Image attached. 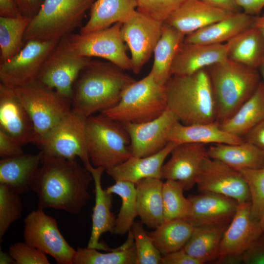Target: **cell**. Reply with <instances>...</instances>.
<instances>
[{
    "label": "cell",
    "instance_id": "6da1fadb",
    "mask_svg": "<svg viewBox=\"0 0 264 264\" xmlns=\"http://www.w3.org/2000/svg\"><path fill=\"white\" fill-rule=\"evenodd\" d=\"M41 164L31 187L38 198V208L79 214L90 198V172L76 159L42 155Z\"/></svg>",
    "mask_w": 264,
    "mask_h": 264
},
{
    "label": "cell",
    "instance_id": "7a4b0ae2",
    "mask_svg": "<svg viewBox=\"0 0 264 264\" xmlns=\"http://www.w3.org/2000/svg\"><path fill=\"white\" fill-rule=\"evenodd\" d=\"M110 62L91 60L73 87L72 110L88 117L113 107L125 88L136 80Z\"/></svg>",
    "mask_w": 264,
    "mask_h": 264
},
{
    "label": "cell",
    "instance_id": "3957f363",
    "mask_svg": "<svg viewBox=\"0 0 264 264\" xmlns=\"http://www.w3.org/2000/svg\"><path fill=\"white\" fill-rule=\"evenodd\" d=\"M167 108L184 125L216 121L211 84L207 68L192 74L172 76L165 85Z\"/></svg>",
    "mask_w": 264,
    "mask_h": 264
},
{
    "label": "cell",
    "instance_id": "277c9868",
    "mask_svg": "<svg viewBox=\"0 0 264 264\" xmlns=\"http://www.w3.org/2000/svg\"><path fill=\"white\" fill-rule=\"evenodd\" d=\"M207 68L213 91L216 122L231 117L254 93L260 81L258 69L228 59Z\"/></svg>",
    "mask_w": 264,
    "mask_h": 264
},
{
    "label": "cell",
    "instance_id": "5b68a950",
    "mask_svg": "<svg viewBox=\"0 0 264 264\" xmlns=\"http://www.w3.org/2000/svg\"><path fill=\"white\" fill-rule=\"evenodd\" d=\"M86 141L88 155L94 167L106 170L132 156L130 137L124 125L102 113L87 117Z\"/></svg>",
    "mask_w": 264,
    "mask_h": 264
},
{
    "label": "cell",
    "instance_id": "8992f818",
    "mask_svg": "<svg viewBox=\"0 0 264 264\" xmlns=\"http://www.w3.org/2000/svg\"><path fill=\"white\" fill-rule=\"evenodd\" d=\"M95 0H43L31 18L24 42L60 40L81 27L86 13Z\"/></svg>",
    "mask_w": 264,
    "mask_h": 264
},
{
    "label": "cell",
    "instance_id": "52a82bcc",
    "mask_svg": "<svg viewBox=\"0 0 264 264\" xmlns=\"http://www.w3.org/2000/svg\"><path fill=\"white\" fill-rule=\"evenodd\" d=\"M167 109L165 86L149 72L128 86L116 105L101 113L122 124L141 123L155 119Z\"/></svg>",
    "mask_w": 264,
    "mask_h": 264
},
{
    "label": "cell",
    "instance_id": "ba28073f",
    "mask_svg": "<svg viewBox=\"0 0 264 264\" xmlns=\"http://www.w3.org/2000/svg\"><path fill=\"white\" fill-rule=\"evenodd\" d=\"M13 88L31 116L40 147L71 111L72 101L37 80Z\"/></svg>",
    "mask_w": 264,
    "mask_h": 264
},
{
    "label": "cell",
    "instance_id": "9c48e42d",
    "mask_svg": "<svg viewBox=\"0 0 264 264\" xmlns=\"http://www.w3.org/2000/svg\"><path fill=\"white\" fill-rule=\"evenodd\" d=\"M122 24L118 22L86 34L72 33L61 40L76 54L102 58L124 70H130L131 58L127 54V47L121 35Z\"/></svg>",
    "mask_w": 264,
    "mask_h": 264
},
{
    "label": "cell",
    "instance_id": "30bf717a",
    "mask_svg": "<svg viewBox=\"0 0 264 264\" xmlns=\"http://www.w3.org/2000/svg\"><path fill=\"white\" fill-rule=\"evenodd\" d=\"M87 118L72 109L41 143L43 155L68 160L78 157L85 167L90 164L87 148Z\"/></svg>",
    "mask_w": 264,
    "mask_h": 264
},
{
    "label": "cell",
    "instance_id": "8fae6325",
    "mask_svg": "<svg viewBox=\"0 0 264 264\" xmlns=\"http://www.w3.org/2000/svg\"><path fill=\"white\" fill-rule=\"evenodd\" d=\"M23 221L25 242L50 255L58 264H73L76 250L63 237L55 218L38 208L29 213Z\"/></svg>",
    "mask_w": 264,
    "mask_h": 264
},
{
    "label": "cell",
    "instance_id": "7c38bea8",
    "mask_svg": "<svg viewBox=\"0 0 264 264\" xmlns=\"http://www.w3.org/2000/svg\"><path fill=\"white\" fill-rule=\"evenodd\" d=\"M91 60L75 54L60 40L45 60L37 80L72 100L74 83Z\"/></svg>",
    "mask_w": 264,
    "mask_h": 264
},
{
    "label": "cell",
    "instance_id": "4fadbf2b",
    "mask_svg": "<svg viewBox=\"0 0 264 264\" xmlns=\"http://www.w3.org/2000/svg\"><path fill=\"white\" fill-rule=\"evenodd\" d=\"M59 41H26L16 55L0 62V83L15 88L36 80L45 60Z\"/></svg>",
    "mask_w": 264,
    "mask_h": 264
},
{
    "label": "cell",
    "instance_id": "5bb4252c",
    "mask_svg": "<svg viewBox=\"0 0 264 264\" xmlns=\"http://www.w3.org/2000/svg\"><path fill=\"white\" fill-rule=\"evenodd\" d=\"M163 23L136 10L122 24V39L131 54V70L139 74L150 59L162 34Z\"/></svg>",
    "mask_w": 264,
    "mask_h": 264
},
{
    "label": "cell",
    "instance_id": "9a60e30c",
    "mask_svg": "<svg viewBox=\"0 0 264 264\" xmlns=\"http://www.w3.org/2000/svg\"><path fill=\"white\" fill-rule=\"evenodd\" d=\"M196 184L200 192L222 195L239 203L250 200L249 187L242 173L208 156L201 164Z\"/></svg>",
    "mask_w": 264,
    "mask_h": 264
},
{
    "label": "cell",
    "instance_id": "2e32d148",
    "mask_svg": "<svg viewBox=\"0 0 264 264\" xmlns=\"http://www.w3.org/2000/svg\"><path fill=\"white\" fill-rule=\"evenodd\" d=\"M264 235L259 221L251 213L250 200L239 203L237 211L223 235L216 264L229 256L242 255Z\"/></svg>",
    "mask_w": 264,
    "mask_h": 264
},
{
    "label": "cell",
    "instance_id": "e0dca14e",
    "mask_svg": "<svg viewBox=\"0 0 264 264\" xmlns=\"http://www.w3.org/2000/svg\"><path fill=\"white\" fill-rule=\"evenodd\" d=\"M0 130L22 145L38 144L31 116L11 87L0 83Z\"/></svg>",
    "mask_w": 264,
    "mask_h": 264
},
{
    "label": "cell",
    "instance_id": "ac0fdd59",
    "mask_svg": "<svg viewBox=\"0 0 264 264\" xmlns=\"http://www.w3.org/2000/svg\"><path fill=\"white\" fill-rule=\"evenodd\" d=\"M177 121L176 115L167 108L153 120L141 123L123 124L130 137L132 155L147 156L164 148L168 143L169 131Z\"/></svg>",
    "mask_w": 264,
    "mask_h": 264
},
{
    "label": "cell",
    "instance_id": "d6986e66",
    "mask_svg": "<svg viewBox=\"0 0 264 264\" xmlns=\"http://www.w3.org/2000/svg\"><path fill=\"white\" fill-rule=\"evenodd\" d=\"M168 161L163 164L162 179H172L182 182L185 191L196 184L200 166L207 157L205 145L196 143L176 144Z\"/></svg>",
    "mask_w": 264,
    "mask_h": 264
},
{
    "label": "cell",
    "instance_id": "ffe728a7",
    "mask_svg": "<svg viewBox=\"0 0 264 264\" xmlns=\"http://www.w3.org/2000/svg\"><path fill=\"white\" fill-rule=\"evenodd\" d=\"M190 213L186 219L194 227L202 225L228 226L233 218L239 202L222 195L200 192L188 197Z\"/></svg>",
    "mask_w": 264,
    "mask_h": 264
},
{
    "label": "cell",
    "instance_id": "44dd1931",
    "mask_svg": "<svg viewBox=\"0 0 264 264\" xmlns=\"http://www.w3.org/2000/svg\"><path fill=\"white\" fill-rule=\"evenodd\" d=\"M91 173L94 183L95 204L92 214V228L88 247L97 250L110 251L107 245L99 242L102 235L107 232L112 234L115 221L112 207V196L103 189L101 177L106 169L102 167H93L91 163L85 167Z\"/></svg>",
    "mask_w": 264,
    "mask_h": 264
},
{
    "label": "cell",
    "instance_id": "7402d4cb",
    "mask_svg": "<svg viewBox=\"0 0 264 264\" xmlns=\"http://www.w3.org/2000/svg\"><path fill=\"white\" fill-rule=\"evenodd\" d=\"M226 43L203 44L186 43L180 46L174 60L172 76L192 74L227 58Z\"/></svg>",
    "mask_w": 264,
    "mask_h": 264
},
{
    "label": "cell",
    "instance_id": "603a6c76",
    "mask_svg": "<svg viewBox=\"0 0 264 264\" xmlns=\"http://www.w3.org/2000/svg\"><path fill=\"white\" fill-rule=\"evenodd\" d=\"M234 13L200 0H185L163 23L186 36Z\"/></svg>",
    "mask_w": 264,
    "mask_h": 264
},
{
    "label": "cell",
    "instance_id": "cb8c5ba5",
    "mask_svg": "<svg viewBox=\"0 0 264 264\" xmlns=\"http://www.w3.org/2000/svg\"><path fill=\"white\" fill-rule=\"evenodd\" d=\"M176 145L174 142H168L160 151L147 156L132 155L123 163L106 171L115 181H126L135 183L145 178H161L164 161Z\"/></svg>",
    "mask_w": 264,
    "mask_h": 264
},
{
    "label": "cell",
    "instance_id": "d4e9b609",
    "mask_svg": "<svg viewBox=\"0 0 264 264\" xmlns=\"http://www.w3.org/2000/svg\"><path fill=\"white\" fill-rule=\"evenodd\" d=\"M168 142L176 144L196 143L202 144H239L243 137L229 133L222 129L217 122L193 125H184L178 121L171 127L167 135Z\"/></svg>",
    "mask_w": 264,
    "mask_h": 264
},
{
    "label": "cell",
    "instance_id": "484cf974",
    "mask_svg": "<svg viewBox=\"0 0 264 264\" xmlns=\"http://www.w3.org/2000/svg\"><path fill=\"white\" fill-rule=\"evenodd\" d=\"M42 152L1 158L0 183L10 186L19 194L31 190L35 175L41 164Z\"/></svg>",
    "mask_w": 264,
    "mask_h": 264
},
{
    "label": "cell",
    "instance_id": "4316f807",
    "mask_svg": "<svg viewBox=\"0 0 264 264\" xmlns=\"http://www.w3.org/2000/svg\"><path fill=\"white\" fill-rule=\"evenodd\" d=\"M255 16L237 12L185 36L184 42L220 44L254 25Z\"/></svg>",
    "mask_w": 264,
    "mask_h": 264
},
{
    "label": "cell",
    "instance_id": "83f0119b",
    "mask_svg": "<svg viewBox=\"0 0 264 264\" xmlns=\"http://www.w3.org/2000/svg\"><path fill=\"white\" fill-rule=\"evenodd\" d=\"M161 178H145L135 183L137 216L149 228L164 221Z\"/></svg>",
    "mask_w": 264,
    "mask_h": 264
},
{
    "label": "cell",
    "instance_id": "f1b7e54d",
    "mask_svg": "<svg viewBox=\"0 0 264 264\" xmlns=\"http://www.w3.org/2000/svg\"><path fill=\"white\" fill-rule=\"evenodd\" d=\"M136 0H96L90 9V17L80 28L86 34L109 27L115 23L125 22L136 10Z\"/></svg>",
    "mask_w": 264,
    "mask_h": 264
},
{
    "label": "cell",
    "instance_id": "f546056e",
    "mask_svg": "<svg viewBox=\"0 0 264 264\" xmlns=\"http://www.w3.org/2000/svg\"><path fill=\"white\" fill-rule=\"evenodd\" d=\"M207 155L238 171L264 168V153L245 141L235 144H211L207 148Z\"/></svg>",
    "mask_w": 264,
    "mask_h": 264
},
{
    "label": "cell",
    "instance_id": "4dcf8cb0",
    "mask_svg": "<svg viewBox=\"0 0 264 264\" xmlns=\"http://www.w3.org/2000/svg\"><path fill=\"white\" fill-rule=\"evenodd\" d=\"M226 43L230 60L258 69L264 62V38L254 25Z\"/></svg>",
    "mask_w": 264,
    "mask_h": 264
},
{
    "label": "cell",
    "instance_id": "1f68e13d",
    "mask_svg": "<svg viewBox=\"0 0 264 264\" xmlns=\"http://www.w3.org/2000/svg\"><path fill=\"white\" fill-rule=\"evenodd\" d=\"M185 35L163 23L161 35L154 50V59L150 73L159 84L165 86L172 76V64Z\"/></svg>",
    "mask_w": 264,
    "mask_h": 264
},
{
    "label": "cell",
    "instance_id": "d6a6232c",
    "mask_svg": "<svg viewBox=\"0 0 264 264\" xmlns=\"http://www.w3.org/2000/svg\"><path fill=\"white\" fill-rule=\"evenodd\" d=\"M264 120V86L261 81L254 93L229 118L220 124L224 131L242 137Z\"/></svg>",
    "mask_w": 264,
    "mask_h": 264
},
{
    "label": "cell",
    "instance_id": "836d02e7",
    "mask_svg": "<svg viewBox=\"0 0 264 264\" xmlns=\"http://www.w3.org/2000/svg\"><path fill=\"white\" fill-rule=\"evenodd\" d=\"M227 226L202 225L194 227L183 249L202 264L216 263L220 242Z\"/></svg>",
    "mask_w": 264,
    "mask_h": 264
},
{
    "label": "cell",
    "instance_id": "e575fe53",
    "mask_svg": "<svg viewBox=\"0 0 264 264\" xmlns=\"http://www.w3.org/2000/svg\"><path fill=\"white\" fill-rule=\"evenodd\" d=\"M194 229V226L186 219H176L164 221L148 233L163 256L183 248Z\"/></svg>",
    "mask_w": 264,
    "mask_h": 264
},
{
    "label": "cell",
    "instance_id": "d590c367",
    "mask_svg": "<svg viewBox=\"0 0 264 264\" xmlns=\"http://www.w3.org/2000/svg\"><path fill=\"white\" fill-rule=\"evenodd\" d=\"M73 264H136V251L132 230L128 232L124 243L106 253L88 247H78Z\"/></svg>",
    "mask_w": 264,
    "mask_h": 264
},
{
    "label": "cell",
    "instance_id": "8d00e7d4",
    "mask_svg": "<svg viewBox=\"0 0 264 264\" xmlns=\"http://www.w3.org/2000/svg\"><path fill=\"white\" fill-rule=\"evenodd\" d=\"M106 190L109 193L116 194L121 198V206L115 219L112 234L124 235L131 229L137 216L135 183L117 181Z\"/></svg>",
    "mask_w": 264,
    "mask_h": 264
},
{
    "label": "cell",
    "instance_id": "74e56055",
    "mask_svg": "<svg viewBox=\"0 0 264 264\" xmlns=\"http://www.w3.org/2000/svg\"><path fill=\"white\" fill-rule=\"evenodd\" d=\"M30 19L25 16L16 18L0 17V62L12 58L22 48Z\"/></svg>",
    "mask_w": 264,
    "mask_h": 264
},
{
    "label": "cell",
    "instance_id": "f35d334b",
    "mask_svg": "<svg viewBox=\"0 0 264 264\" xmlns=\"http://www.w3.org/2000/svg\"><path fill=\"white\" fill-rule=\"evenodd\" d=\"M184 185L180 181L166 179L162 186L164 221L176 219H186L191 205L183 195Z\"/></svg>",
    "mask_w": 264,
    "mask_h": 264
},
{
    "label": "cell",
    "instance_id": "ab89813d",
    "mask_svg": "<svg viewBox=\"0 0 264 264\" xmlns=\"http://www.w3.org/2000/svg\"><path fill=\"white\" fill-rule=\"evenodd\" d=\"M20 194L10 186L0 183V240L11 225L22 216L23 207Z\"/></svg>",
    "mask_w": 264,
    "mask_h": 264
},
{
    "label": "cell",
    "instance_id": "60d3db41",
    "mask_svg": "<svg viewBox=\"0 0 264 264\" xmlns=\"http://www.w3.org/2000/svg\"><path fill=\"white\" fill-rule=\"evenodd\" d=\"M143 224L141 221H134L131 228L134 240L136 264H161L162 255Z\"/></svg>",
    "mask_w": 264,
    "mask_h": 264
},
{
    "label": "cell",
    "instance_id": "b9f144b4",
    "mask_svg": "<svg viewBox=\"0 0 264 264\" xmlns=\"http://www.w3.org/2000/svg\"><path fill=\"white\" fill-rule=\"evenodd\" d=\"M245 179L250 191L252 218L259 221L264 214V168L239 171Z\"/></svg>",
    "mask_w": 264,
    "mask_h": 264
},
{
    "label": "cell",
    "instance_id": "7bdbcfd3",
    "mask_svg": "<svg viewBox=\"0 0 264 264\" xmlns=\"http://www.w3.org/2000/svg\"><path fill=\"white\" fill-rule=\"evenodd\" d=\"M185 0H136L137 10L163 23Z\"/></svg>",
    "mask_w": 264,
    "mask_h": 264
},
{
    "label": "cell",
    "instance_id": "ee69618b",
    "mask_svg": "<svg viewBox=\"0 0 264 264\" xmlns=\"http://www.w3.org/2000/svg\"><path fill=\"white\" fill-rule=\"evenodd\" d=\"M9 255L16 264H49L46 254L24 242L11 244Z\"/></svg>",
    "mask_w": 264,
    "mask_h": 264
},
{
    "label": "cell",
    "instance_id": "f6af8a7d",
    "mask_svg": "<svg viewBox=\"0 0 264 264\" xmlns=\"http://www.w3.org/2000/svg\"><path fill=\"white\" fill-rule=\"evenodd\" d=\"M22 145L11 136L0 130V156L7 158L24 154Z\"/></svg>",
    "mask_w": 264,
    "mask_h": 264
},
{
    "label": "cell",
    "instance_id": "bcb514c9",
    "mask_svg": "<svg viewBox=\"0 0 264 264\" xmlns=\"http://www.w3.org/2000/svg\"><path fill=\"white\" fill-rule=\"evenodd\" d=\"M242 259L244 264H264V235L242 255Z\"/></svg>",
    "mask_w": 264,
    "mask_h": 264
},
{
    "label": "cell",
    "instance_id": "7dc6e473",
    "mask_svg": "<svg viewBox=\"0 0 264 264\" xmlns=\"http://www.w3.org/2000/svg\"><path fill=\"white\" fill-rule=\"evenodd\" d=\"M161 264H203L198 260L187 253L183 248L163 255Z\"/></svg>",
    "mask_w": 264,
    "mask_h": 264
},
{
    "label": "cell",
    "instance_id": "c3c4849f",
    "mask_svg": "<svg viewBox=\"0 0 264 264\" xmlns=\"http://www.w3.org/2000/svg\"><path fill=\"white\" fill-rule=\"evenodd\" d=\"M242 137L244 141L253 144L264 153V120L251 129Z\"/></svg>",
    "mask_w": 264,
    "mask_h": 264
},
{
    "label": "cell",
    "instance_id": "681fc988",
    "mask_svg": "<svg viewBox=\"0 0 264 264\" xmlns=\"http://www.w3.org/2000/svg\"><path fill=\"white\" fill-rule=\"evenodd\" d=\"M23 16L15 0H0V17L16 18Z\"/></svg>",
    "mask_w": 264,
    "mask_h": 264
},
{
    "label": "cell",
    "instance_id": "f907efd6",
    "mask_svg": "<svg viewBox=\"0 0 264 264\" xmlns=\"http://www.w3.org/2000/svg\"><path fill=\"white\" fill-rule=\"evenodd\" d=\"M238 5L246 14L257 16L264 7V0H236Z\"/></svg>",
    "mask_w": 264,
    "mask_h": 264
},
{
    "label": "cell",
    "instance_id": "816d5d0a",
    "mask_svg": "<svg viewBox=\"0 0 264 264\" xmlns=\"http://www.w3.org/2000/svg\"><path fill=\"white\" fill-rule=\"evenodd\" d=\"M23 15L32 18L39 10L43 0H15Z\"/></svg>",
    "mask_w": 264,
    "mask_h": 264
},
{
    "label": "cell",
    "instance_id": "f5cc1de1",
    "mask_svg": "<svg viewBox=\"0 0 264 264\" xmlns=\"http://www.w3.org/2000/svg\"><path fill=\"white\" fill-rule=\"evenodd\" d=\"M214 7L237 13L241 9L237 4L236 0H200Z\"/></svg>",
    "mask_w": 264,
    "mask_h": 264
},
{
    "label": "cell",
    "instance_id": "db71d44e",
    "mask_svg": "<svg viewBox=\"0 0 264 264\" xmlns=\"http://www.w3.org/2000/svg\"><path fill=\"white\" fill-rule=\"evenodd\" d=\"M254 26L259 30L264 38V14L254 17Z\"/></svg>",
    "mask_w": 264,
    "mask_h": 264
},
{
    "label": "cell",
    "instance_id": "11a10c76",
    "mask_svg": "<svg viewBox=\"0 0 264 264\" xmlns=\"http://www.w3.org/2000/svg\"><path fill=\"white\" fill-rule=\"evenodd\" d=\"M0 264H15V262L9 253L7 254L0 250Z\"/></svg>",
    "mask_w": 264,
    "mask_h": 264
},
{
    "label": "cell",
    "instance_id": "9f6ffc18",
    "mask_svg": "<svg viewBox=\"0 0 264 264\" xmlns=\"http://www.w3.org/2000/svg\"><path fill=\"white\" fill-rule=\"evenodd\" d=\"M260 75H261L263 78V83L264 86V62L258 68Z\"/></svg>",
    "mask_w": 264,
    "mask_h": 264
},
{
    "label": "cell",
    "instance_id": "6f0895ef",
    "mask_svg": "<svg viewBox=\"0 0 264 264\" xmlns=\"http://www.w3.org/2000/svg\"><path fill=\"white\" fill-rule=\"evenodd\" d=\"M259 222L264 235V214L259 220Z\"/></svg>",
    "mask_w": 264,
    "mask_h": 264
}]
</instances>
